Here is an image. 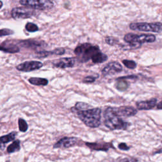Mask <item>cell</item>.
I'll use <instances>...</instances> for the list:
<instances>
[{
  "mask_svg": "<svg viewBox=\"0 0 162 162\" xmlns=\"http://www.w3.org/2000/svg\"><path fill=\"white\" fill-rule=\"evenodd\" d=\"M129 28L133 31L160 32H162V23L160 22L131 23V24L129 25Z\"/></svg>",
  "mask_w": 162,
  "mask_h": 162,
  "instance_id": "5b68a950",
  "label": "cell"
},
{
  "mask_svg": "<svg viewBox=\"0 0 162 162\" xmlns=\"http://www.w3.org/2000/svg\"><path fill=\"white\" fill-rule=\"evenodd\" d=\"M0 49L3 52L8 53H16L20 52V48L13 41L7 40L1 44Z\"/></svg>",
  "mask_w": 162,
  "mask_h": 162,
  "instance_id": "4fadbf2b",
  "label": "cell"
},
{
  "mask_svg": "<svg viewBox=\"0 0 162 162\" xmlns=\"http://www.w3.org/2000/svg\"><path fill=\"white\" fill-rule=\"evenodd\" d=\"M161 143H162V141H161Z\"/></svg>",
  "mask_w": 162,
  "mask_h": 162,
  "instance_id": "8d00e7d4",
  "label": "cell"
},
{
  "mask_svg": "<svg viewBox=\"0 0 162 162\" xmlns=\"http://www.w3.org/2000/svg\"><path fill=\"white\" fill-rule=\"evenodd\" d=\"M86 145L92 150L108 151L111 148H113L112 143H86Z\"/></svg>",
  "mask_w": 162,
  "mask_h": 162,
  "instance_id": "5bb4252c",
  "label": "cell"
},
{
  "mask_svg": "<svg viewBox=\"0 0 162 162\" xmlns=\"http://www.w3.org/2000/svg\"><path fill=\"white\" fill-rule=\"evenodd\" d=\"M26 29L30 32H35L38 31L39 27L37 26L34 23L32 22H28L27 24L26 25Z\"/></svg>",
  "mask_w": 162,
  "mask_h": 162,
  "instance_id": "d4e9b609",
  "label": "cell"
},
{
  "mask_svg": "<svg viewBox=\"0 0 162 162\" xmlns=\"http://www.w3.org/2000/svg\"><path fill=\"white\" fill-rule=\"evenodd\" d=\"M6 162H10V161H9V160H8V161H6Z\"/></svg>",
  "mask_w": 162,
  "mask_h": 162,
  "instance_id": "d590c367",
  "label": "cell"
},
{
  "mask_svg": "<svg viewBox=\"0 0 162 162\" xmlns=\"http://www.w3.org/2000/svg\"><path fill=\"white\" fill-rule=\"evenodd\" d=\"M98 77H98H94V76H91L86 77L83 79V82L84 83H87V84L95 82Z\"/></svg>",
  "mask_w": 162,
  "mask_h": 162,
  "instance_id": "f1b7e54d",
  "label": "cell"
},
{
  "mask_svg": "<svg viewBox=\"0 0 162 162\" xmlns=\"http://www.w3.org/2000/svg\"><path fill=\"white\" fill-rule=\"evenodd\" d=\"M138 77L136 76L132 75V76H125V77H119L117 79H121V80H125V79H137Z\"/></svg>",
  "mask_w": 162,
  "mask_h": 162,
  "instance_id": "1f68e13d",
  "label": "cell"
},
{
  "mask_svg": "<svg viewBox=\"0 0 162 162\" xmlns=\"http://www.w3.org/2000/svg\"><path fill=\"white\" fill-rule=\"evenodd\" d=\"M108 56L100 52L96 53L92 58V61L95 63H101L108 60Z\"/></svg>",
  "mask_w": 162,
  "mask_h": 162,
  "instance_id": "d6986e66",
  "label": "cell"
},
{
  "mask_svg": "<svg viewBox=\"0 0 162 162\" xmlns=\"http://www.w3.org/2000/svg\"><path fill=\"white\" fill-rule=\"evenodd\" d=\"M105 41L110 46L116 45L117 44L119 43V39L112 36H107L105 38Z\"/></svg>",
  "mask_w": 162,
  "mask_h": 162,
  "instance_id": "4316f807",
  "label": "cell"
},
{
  "mask_svg": "<svg viewBox=\"0 0 162 162\" xmlns=\"http://www.w3.org/2000/svg\"><path fill=\"white\" fill-rule=\"evenodd\" d=\"M156 106H157V99L156 98L136 103V106L140 110H150L154 108Z\"/></svg>",
  "mask_w": 162,
  "mask_h": 162,
  "instance_id": "9a60e30c",
  "label": "cell"
},
{
  "mask_svg": "<svg viewBox=\"0 0 162 162\" xmlns=\"http://www.w3.org/2000/svg\"><path fill=\"white\" fill-rule=\"evenodd\" d=\"M124 39L129 44L125 50L137 49L141 47L143 43L153 42L156 41V36L153 34H135L132 33L127 34Z\"/></svg>",
  "mask_w": 162,
  "mask_h": 162,
  "instance_id": "7a4b0ae2",
  "label": "cell"
},
{
  "mask_svg": "<svg viewBox=\"0 0 162 162\" xmlns=\"http://www.w3.org/2000/svg\"><path fill=\"white\" fill-rule=\"evenodd\" d=\"M77 142V139L74 137H65L61 138L53 146L54 148H68L74 146Z\"/></svg>",
  "mask_w": 162,
  "mask_h": 162,
  "instance_id": "8fae6325",
  "label": "cell"
},
{
  "mask_svg": "<svg viewBox=\"0 0 162 162\" xmlns=\"http://www.w3.org/2000/svg\"><path fill=\"white\" fill-rule=\"evenodd\" d=\"M123 70L122 66L118 61H111L108 63L102 70L103 76H112L121 72Z\"/></svg>",
  "mask_w": 162,
  "mask_h": 162,
  "instance_id": "30bf717a",
  "label": "cell"
},
{
  "mask_svg": "<svg viewBox=\"0 0 162 162\" xmlns=\"http://www.w3.org/2000/svg\"><path fill=\"white\" fill-rule=\"evenodd\" d=\"M18 44H20L23 47L25 48H37V47H42V46H46V43L44 41H35V40H22L19 41L18 42Z\"/></svg>",
  "mask_w": 162,
  "mask_h": 162,
  "instance_id": "2e32d148",
  "label": "cell"
},
{
  "mask_svg": "<svg viewBox=\"0 0 162 162\" xmlns=\"http://www.w3.org/2000/svg\"><path fill=\"white\" fill-rule=\"evenodd\" d=\"M119 162H141V161L134 158H125L119 160Z\"/></svg>",
  "mask_w": 162,
  "mask_h": 162,
  "instance_id": "f546056e",
  "label": "cell"
},
{
  "mask_svg": "<svg viewBox=\"0 0 162 162\" xmlns=\"http://www.w3.org/2000/svg\"><path fill=\"white\" fill-rule=\"evenodd\" d=\"M14 34V32L12 30L8 29H3L0 31V36L3 37L5 36H10Z\"/></svg>",
  "mask_w": 162,
  "mask_h": 162,
  "instance_id": "83f0119b",
  "label": "cell"
},
{
  "mask_svg": "<svg viewBox=\"0 0 162 162\" xmlns=\"http://www.w3.org/2000/svg\"><path fill=\"white\" fill-rule=\"evenodd\" d=\"M76 60L74 58L70 57H65L61 58L60 59L56 60L53 61V65L58 68H71L73 67L75 65Z\"/></svg>",
  "mask_w": 162,
  "mask_h": 162,
  "instance_id": "7c38bea8",
  "label": "cell"
},
{
  "mask_svg": "<svg viewBox=\"0 0 162 162\" xmlns=\"http://www.w3.org/2000/svg\"><path fill=\"white\" fill-rule=\"evenodd\" d=\"M20 4L24 5L26 7H29L32 9L45 10L52 9L54 3L49 0H39V1H34V0H21L19 2Z\"/></svg>",
  "mask_w": 162,
  "mask_h": 162,
  "instance_id": "8992f818",
  "label": "cell"
},
{
  "mask_svg": "<svg viewBox=\"0 0 162 162\" xmlns=\"http://www.w3.org/2000/svg\"><path fill=\"white\" fill-rule=\"evenodd\" d=\"M18 128L20 132H25L28 129V124L26 122L25 120L23 119H18Z\"/></svg>",
  "mask_w": 162,
  "mask_h": 162,
  "instance_id": "603a6c76",
  "label": "cell"
},
{
  "mask_svg": "<svg viewBox=\"0 0 162 162\" xmlns=\"http://www.w3.org/2000/svg\"><path fill=\"white\" fill-rule=\"evenodd\" d=\"M17 133L16 132H12L7 135H3L0 138V141H1V145H2L3 144H7L10 141H13L15 137L17 136Z\"/></svg>",
  "mask_w": 162,
  "mask_h": 162,
  "instance_id": "ffe728a7",
  "label": "cell"
},
{
  "mask_svg": "<svg viewBox=\"0 0 162 162\" xmlns=\"http://www.w3.org/2000/svg\"><path fill=\"white\" fill-rule=\"evenodd\" d=\"M157 107V109L158 110H162V101H161L156 106Z\"/></svg>",
  "mask_w": 162,
  "mask_h": 162,
  "instance_id": "d6a6232c",
  "label": "cell"
},
{
  "mask_svg": "<svg viewBox=\"0 0 162 162\" xmlns=\"http://www.w3.org/2000/svg\"><path fill=\"white\" fill-rule=\"evenodd\" d=\"M29 82L30 84L34 85V86H47L48 84V79L41 77H31L29 79Z\"/></svg>",
  "mask_w": 162,
  "mask_h": 162,
  "instance_id": "ac0fdd59",
  "label": "cell"
},
{
  "mask_svg": "<svg viewBox=\"0 0 162 162\" xmlns=\"http://www.w3.org/2000/svg\"><path fill=\"white\" fill-rule=\"evenodd\" d=\"M43 64L39 61H27L23 62L17 66L16 68L18 71L24 72H32L34 71L39 70L42 67Z\"/></svg>",
  "mask_w": 162,
  "mask_h": 162,
  "instance_id": "ba28073f",
  "label": "cell"
},
{
  "mask_svg": "<svg viewBox=\"0 0 162 162\" xmlns=\"http://www.w3.org/2000/svg\"><path fill=\"white\" fill-rule=\"evenodd\" d=\"M113 113L117 116L121 117H132L135 115L137 113V110L132 106H120V107H111Z\"/></svg>",
  "mask_w": 162,
  "mask_h": 162,
  "instance_id": "9c48e42d",
  "label": "cell"
},
{
  "mask_svg": "<svg viewBox=\"0 0 162 162\" xmlns=\"http://www.w3.org/2000/svg\"><path fill=\"white\" fill-rule=\"evenodd\" d=\"M0 3H1V8H2V7H3V2H0Z\"/></svg>",
  "mask_w": 162,
  "mask_h": 162,
  "instance_id": "e575fe53",
  "label": "cell"
},
{
  "mask_svg": "<svg viewBox=\"0 0 162 162\" xmlns=\"http://www.w3.org/2000/svg\"><path fill=\"white\" fill-rule=\"evenodd\" d=\"M20 143L19 140H15L7 148L8 153H13L17 151H18L20 150Z\"/></svg>",
  "mask_w": 162,
  "mask_h": 162,
  "instance_id": "44dd1931",
  "label": "cell"
},
{
  "mask_svg": "<svg viewBox=\"0 0 162 162\" xmlns=\"http://www.w3.org/2000/svg\"><path fill=\"white\" fill-rule=\"evenodd\" d=\"M118 147H119V148L120 150H123V151H128V150H129V149H130V147L128 146L127 145V144H125V143H120V144L119 145Z\"/></svg>",
  "mask_w": 162,
  "mask_h": 162,
  "instance_id": "4dcf8cb0",
  "label": "cell"
},
{
  "mask_svg": "<svg viewBox=\"0 0 162 162\" xmlns=\"http://www.w3.org/2000/svg\"><path fill=\"white\" fill-rule=\"evenodd\" d=\"M123 64L129 69H134L137 66V63L133 60H124L122 61Z\"/></svg>",
  "mask_w": 162,
  "mask_h": 162,
  "instance_id": "484cf974",
  "label": "cell"
},
{
  "mask_svg": "<svg viewBox=\"0 0 162 162\" xmlns=\"http://www.w3.org/2000/svg\"><path fill=\"white\" fill-rule=\"evenodd\" d=\"M100 52V49L97 45L86 42L78 46L74 50V53L79 62L84 63L92 60V57Z\"/></svg>",
  "mask_w": 162,
  "mask_h": 162,
  "instance_id": "277c9868",
  "label": "cell"
},
{
  "mask_svg": "<svg viewBox=\"0 0 162 162\" xmlns=\"http://www.w3.org/2000/svg\"><path fill=\"white\" fill-rule=\"evenodd\" d=\"M155 153V154H156V153H162V150H161L157 151H156Z\"/></svg>",
  "mask_w": 162,
  "mask_h": 162,
  "instance_id": "836d02e7",
  "label": "cell"
},
{
  "mask_svg": "<svg viewBox=\"0 0 162 162\" xmlns=\"http://www.w3.org/2000/svg\"><path fill=\"white\" fill-rule=\"evenodd\" d=\"M74 108L76 111H81V110H85L91 108V106L86 103L77 102L76 103Z\"/></svg>",
  "mask_w": 162,
  "mask_h": 162,
  "instance_id": "cb8c5ba5",
  "label": "cell"
},
{
  "mask_svg": "<svg viewBox=\"0 0 162 162\" xmlns=\"http://www.w3.org/2000/svg\"><path fill=\"white\" fill-rule=\"evenodd\" d=\"M105 125L111 130H126L129 125L120 117L115 115L111 107H108L104 112Z\"/></svg>",
  "mask_w": 162,
  "mask_h": 162,
  "instance_id": "3957f363",
  "label": "cell"
},
{
  "mask_svg": "<svg viewBox=\"0 0 162 162\" xmlns=\"http://www.w3.org/2000/svg\"><path fill=\"white\" fill-rule=\"evenodd\" d=\"M117 82L116 84V88L120 91H124L129 87V83L125 80L117 79Z\"/></svg>",
  "mask_w": 162,
  "mask_h": 162,
  "instance_id": "7402d4cb",
  "label": "cell"
},
{
  "mask_svg": "<svg viewBox=\"0 0 162 162\" xmlns=\"http://www.w3.org/2000/svg\"><path fill=\"white\" fill-rule=\"evenodd\" d=\"M76 111L79 119L87 127L96 128L101 125V110L100 108Z\"/></svg>",
  "mask_w": 162,
  "mask_h": 162,
  "instance_id": "6da1fadb",
  "label": "cell"
},
{
  "mask_svg": "<svg viewBox=\"0 0 162 162\" xmlns=\"http://www.w3.org/2000/svg\"><path fill=\"white\" fill-rule=\"evenodd\" d=\"M38 56H39L38 58H45L49 56L50 55H62L65 54V50L62 48H56L53 51L51 52H48V51H40L38 52L37 53Z\"/></svg>",
  "mask_w": 162,
  "mask_h": 162,
  "instance_id": "e0dca14e",
  "label": "cell"
},
{
  "mask_svg": "<svg viewBox=\"0 0 162 162\" xmlns=\"http://www.w3.org/2000/svg\"><path fill=\"white\" fill-rule=\"evenodd\" d=\"M35 12L29 7H16L11 12L12 17L15 20L29 18L35 15Z\"/></svg>",
  "mask_w": 162,
  "mask_h": 162,
  "instance_id": "52a82bcc",
  "label": "cell"
}]
</instances>
